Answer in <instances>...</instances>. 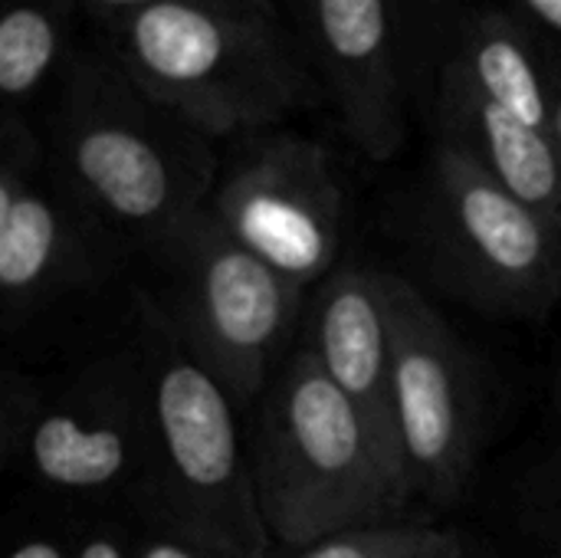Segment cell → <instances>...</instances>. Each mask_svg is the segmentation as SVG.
<instances>
[{"instance_id":"obj_1","label":"cell","mask_w":561,"mask_h":558,"mask_svg":"<svg viewBox=\"0 0 561 558\" xmlns=\"http://www.w3.org/2000/svg\"><path fill=\"white\" fill-rule=\"evenodd\" d=\"M46 151L66 187L145 253L201 214L220 178L217 141L102 46L69 56Z\"/></svg>"},{"instance_id":"obj_2","label":"cell","mask_w":561,"mask_h":558,"mask_svg":"<svg viewBox=\"0 0 561 558\" xmlns=\"http://www.w3.org/2000/svg\"><path fill=\"white\" fill-rule=\"evenodd\" d=\"M247 454L266 533L289 553L394 523L414 497L401 464L302 345L263 391Z\"/></svg>"},{"instance_id":"obj_3","label":"cell","mask_w":561,"mask_h":558,"mask_svg":"<svg viewBox=\"0 0 561 558\" xmlns=\"http://www.w3.org/2000/svg\"><path fill=\"white\" fill-rule=\"evenodd\" d=\"M102 49L194 128L240 138L319 99V76L283 20L230 0H171L105 30Z\"/></svg>"},{"instance_id":"obj_4","label":"cell","mask_w":561,"mask_h":558,"mask_svg":"<svg viewBox=\"0 0 561 558\" xmlns=\"http://www.w3.org/2000/svg\"><path fill=\"white\" fill-rule=\"evenodd\" d=\"M145 388V467L138 493L161 529L214 558H270L240 408L187 358L148 293L135 296Z\"/></svg>"},{"instance_id":"obj_5","label":"cell","mask_w":561,"mask_h":558,"mask_svg":"<svg viewBox=\"0 0 561 558\" xmlns=\"http://www.w3.org/2000/svg\"><path fill=\"white\" fill-rule=\"evenodd\" d=\"M148 253L161 266L148 296L174 342L240 411L253 408L289 358L312 289L253 257L207 207Z\"/></svg>"},{"instance_id":"obj_6","label":"cell","mask_w":561,"mask_h":558,"mask_svg":"<svg viewBox=\"0 0 561 558\" xmlns=\"http://www.w3.org/2000/svg\"><path fill=\"white\" fill-rule=\"evenodd\" d=\"M434 276L500 319H542L561 296V227L447 141L434 145L424 191Z\"/></svg>"},{"instance_id":"obj_7","label":"cell","mask_w":561,"mask_h":558,"mask_svg":"<svg viewBox=\"0 0 561 558\" xmlns=\"http://www.w3.org/2000/svg\"><path fill=\"white\" fill-rule=\"evenodd\" d=\"M207 210L237 243L306 289L339 266L348 224L345 181L332 151L299 132L240 135L220 161Z\"/></svg>"},{"instance_id":"obj_8","label":"cell","mask_w":561,"mask_h":558,"mask_svg":"<svg viewBox=\"0 0 561 558\" xmlns=\"http://www.w3.org/2000/svg\"><path fill=\"white\" fill-rule=\"evenodd\" d=\"M122 237L56 174L46 141L20 112L0 125V303L30 322L108 276Z\"/></svg>"},{"instance_id":"obj_9","label":"cell","mask_w":561,"mask_h":558,"mask_svg":"<svg viewBox=\"0 0 561 558\" xmlns=\"http://www.w3.org/2000/svg\"><path fill=\"white\" fill-rule=\"evenodd\" d=\"M394 332V418L414 497L450 506L467 490L483 431L480 372L431 299L404 276L388 273Z\"/></svg>"},{"instance_id":"obj_10","label":"cell","mask_w":561,"mask_h":558,"mask_svg":"<svg viewBox=\"0 0 561 558\" xmlns=\"http://www.w3.org/2000/svg\"><path fill=\"white\" fill-rule=\"evenodd\" d=\"M26 477L66 497H108L141 487L145 388L135 345L82 365L43 395L23 444Z\"/></svg>"},{"instance_id":"obj_11","label":"cell","mask_w":561,"mask_h":558,"mask_svg":"<svg viewBox=\"0 0 561 558\" xmlns=\"http://www.w3.org/2000/svg\"><path fill=\"white\" fill-rule=\"evenodd\" d=\"M348 141L388 161L408 138L411 62L388 0H289Z\"/></svg>"},{"instance_id":"obj_12","label":"cell","mask_w":561,"mask_h":558,"mask_svg":"<svg viewBox=\"0 0 561 558\" xmlns=\"http://www.w3.org/2000/svg\"><path fill=\"white\" fill-rule=\"evenodd\" d=\"M299 345L312 352L325 378L362 411L385 451L404 470L394 418L388 273L371 266H335L309 293Z\"/></svg>"},{"instance_id":"obj_13","label":"cell","mask_w":561,"mask_h":558,"mask_svg":"<svg viewBox=\"0 0 561 558\" xmlns=\"http://www.w3.org/2000/svg\"><path fill=\"white\" fill-rule=\"evenodd\" d=\"M434 122L437 141L463 151L506 191L561 227V161L549 132L493 102L447 56L434 69Z\"/></svg>"},{"instance_id":"obj_14","label":"cell","mask_w":561,"mask_h":558,"mask_svg":"<svg viewBox=\"0 0 561 558\" xmlns=\"http://www.w3.org/2000/svg\"><path fill=\"white\" fill-rule=\"evenodd\" d=\"M447 59H454L493 102L533 128L549 132L559 43L526 16L493 7L460 16Z\"/></svg>"},{"instance_id":"obj_15","label":"cell","mask_w":561,"mask_h":558,"mask_svg":"<svg viewBox=\"0 0 561 558\" xmlns=\"http://www.w3.org/2000/svg\"><path fill=\"white\" fill-rule=\"evenodd\" d=\"M76 7L79 0H3L0 92L7 112H20L49 76L66 69Z\"/></svg>"},{"instance_id":"obj_16","label":"cell","mask_w":561,"mask_h":558,"mask_svg":"<svg viewBox=\"0 0 561 558\" xmlns=\"http://www.w3.org/2000/svg\"><path fill=\"white\" fill-rule=\"evenodd\" d=\"M450 529L417 526V523H381L342 536H329L309 549L289 553V558H431Z\"/></svg>"},{"instance_id":"obj_17","label":"cell","mask_w":561,"mask_h":558,"mask_svg":"<svg viewBox=\"0 0 561 558\" xmlns=\"http://www.w3.org/2000/svg\"><path fill=\"white\" fill-rule=\"evenodd\" d=\"M43 388L36 378L20 375L16 368L3 372V388H0V454L7 467L20 464L23 444L33 431V421L43 405Z\"/></svg>"},{"instance_id":"obj_18","label":"cell","mask_w":561,"mask_h":558,"mask_svg":"<svg viewBox=\"0 0 561 558\" xmlns=\"http://www.w3.org/2000/svg\"><path fill=\"white\" fill-rule=\"evenodd\" d=\"M394 16H398V26H401V36H404V49H408V62H411V72H417V62L424 56H431V30H434V13L440 10L444 0H388Z\"/></svg>"},{"instance_id":"obj_19","label":"cell","mask_w":561,"mask_h":558,"mask_svg":"<svg viewBox=\"0 0 561 558\" xmlns=\"http://www.w3.org/2000/svg\"><path fill=\"white\" fill-rule=\"evenodd\" d=\"M529 513H533L536 533L561 556V460L539 477Z\"/></svg>"},{"instance_id":"obj_20","label":"cell","mask_w":561,"mask_h":558,"mask_svg":"<svg viewBox=\"0 0 561 558\" xmlns=\"http://www.w3.org/2000/svg\"><path fill=\"white\" fill-rule=\"evenodd\" d=\"M72 558H138V543L118 526L99 523L72 543Z\"/></svg>"},{"instance_id":"obj_21","label":"cell","mask_w":561,"mask_h":558,"mask_svg":"<svg viewBox=\"0 0 561 558\" xmlns=\"http://www.w3.org/2000/svg\"><path fill=\"white\" fill-rule=\"evenodd\" d=\"M138 558H214L210 553H204L201 546L187 543L184 536L171 533V529H161L138 539Z\"/></svg>"},{"instance_id":"obj_22","label":"cell","mask_w":561,"mask_h":558,"mask_svg":"<svg viewBox=\"0 0 561 558\" xmlns=\"http://www.w3.org/2000/svg\"><path fill=\"white\" fill-rule=\"evenodd\" d=\"M158 3H171V0H79V7L89 10L105 30H108L112 23L131 16V13H141V10H148V7H158ZM230 3H237V0H230Z\"/></svg>"},{"instance_id":"obj_23","label":"cell","mask_w":561,"mask_h":558,"mask_svg":"<svg viewBox=\"0 0 561 558\" xmlns=\"http://www.w3.org/2000/svg\"><path fill=\"white\" fill-rule=\"evenodd\" d=\"M519 16H526L549 39L561 43V0H513Z\"/></svg>"},{"instance_id":"obj_24","label":"cell","mask_w":561,"mask_h":558,"mask_svg":"<svg viewBox=\"0 0 561 558\" xmlns=\"http://www.w3.org/2000/svg\"><path fill=\"white\" fill-rule=\"evenodd\" d=\"M7 558H72V546H66L59 536H26L20 539Z\"/></svg>"},{"instance_id":"obj_25","label":"cell","mask_w":561,"mask_h":558,"mask_svg":"<svg viewBox=\"0 0 561 558\" xmlns=\"http://www.w3.org/2000/svg\"><path fill=\"white\" fill-rule=\"evenodd\" d=\"M549 138L559 151L561 161V43H559V59H556V89H552V115H549Z\"/></svg>"},{"instance_id":"obj_26","label":"cell","mask_w":561,"mask_h":558,"mask_svg":"<svg viewBox=\"0 0 561 558\" xmlns=\"http://www.w3.org/2000/svg\"><path fill=\"white\" fill-rule=\"evenodd\" d=\"M237 3L253 7V10H263V13L276 16V20H283V13L289 10V0H237Z\"/></svg>"},{"instance_id":"obj_27","label":"cell","mask_w":561,"mask_h":558,"mask_svg":"<svg viewBox=\"0 0 561 558\" xmlns=\"http://www.w3.org/2000/svg\"><path fill=\"white\" fill-rule=\"evenodd\" d=\"M431 558H473L470 553H467V546H463V539L457 536V533H450L447 536V543L434 553Z\"/></svg>"},{"instance_id":"obj_28","label":"cell","mask_w":561,"mask_h":558,"mask_svg":"<svg viewBox=\"0 0 561 558\" xmlns=\"http://www.w3.org/2000/svg\"><path fill=\"white\" fill-rule=\"evenodd\" d=\"M556 401H559V408H561V368H559V378H556Z\"/></svg>"}]
</instances>
